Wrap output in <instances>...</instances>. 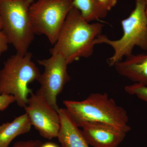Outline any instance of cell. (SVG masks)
<instances>
[{
	"mask_svg": "<svg viewBox=\"0 0 147 147\" xmlns=\"http://www.w3.org/2000/svg\"><path fill=\"white\" fill-rule=\"evenodd\" d=\"M43 143L38 140L19 141L15 143L12 147H40Z\"/></svg>",
	"mask_w": 147,
	"mask_h": 147,
	"instance_id": "16",
	"label": "cell"
},
{
	"mask_svg": "<svg viewBox=\"0 0 147 147\" xmlns=\"http://www.w3.org/2000/svg\"><path fill=\"white\" fill-rule=\"evenodd\" d=\"M103 27L101 23L90 24L85 21L79 10L73 7L50 53L62 56L68 65L80 58L89 57L94 53L95 40L101 34Z\"/></svg>",
	"mask_w": 147,
	"mask_h": 147,
	"instance_id": "1",
	"label": "cell"
},
{
	"mask_svg": "<svg viewBox=\"0 0 147 147\" xmlns=\"http://www.w3.org/2000/svg\"><path fill=\"white\" fill-rule=\"evenodd\" d=\"M2 24L1 19L0 16V30H2Z\"/></svg>",
	"mask_w": 147,
	"mask_h": 147,
	"instance_id": "21",
	"label": "cell"
},
{
	"mask_svg": "<svg viewBox=\"0 0 147 147\" xmlns=\"http://www.w3.org/2000/svg\"><path fill=\"white\" fill-rule=\"evenodd\" d=\"M74 7L80 11L82 17L89 23L105 18L108 11L98 0H72Z\"/></svg>",
	"mask_w": 147,
	"mask_h": 147,
	"instance_id": "13",
	"label": "cell"
},
{
	"mask_svg": "<svg viewBox=\"0 0 147 147\" xmlns=\"http://www.w3.org/2000/svg\"><path fill=\"white\" fill-rule=\"evenodd\" d=\"M26 0H0L2 30L16 53L26 55L35 34Z\"/></svg>",
	"mask_w": 147,
	"mask_h": 147,
	"instance_id": "5",
	"label": "cell"
},
{
	"mask_svg": "<svg viewBox=\"0 0 147 147\" xmlns=\"http://www.w3.org/2000/svg\"><path fill=\"white\" fill-rule=\"evenodd\" d=\"M60 127L57 137L62 147H89L82 130L74 123L65 108L58 110Z\"/></svg>",
	"mask_w": 147,
	"mask_h": 147,
	"instance_id": "11",
	"label": "cell"
},
{
	"mask_svg": "<svg viewBox=\"0 0 147 147\" xmlns=\"http://www.w3.org/2000/svg\"><path fill=\"white\" fill-rule=\"evenodd\" d=\"M82 127L85 139L93 147H117L127 134L113 125L98 122H88Z\"/></svg>",
	"mask_w": 147,
	"mask_h": 147,
	"instance_id": "9",
	"label": "cell"
},
{
	"mask_svg": "<svg viewBox=\"0 0 147 147\" xmlns=\"http://www.w3.org/2000/svg\"><path fill=\"white\" fill-rule=\"evenodd\" d=\"M40 147H59L57 144L52 142H47L42 144Z\"/></svg>",
	"mask_w": 147,
	"mask_h": 147,
	"instance_id": "19",
	"label": "cell"
},
{
	"mask_svg": "<svg viewBox=\"0 0 147 147\" xmlns=\"http://www.w3.org/2000/svg\"><path fill=\"white\" fill-rule=\"evenodd\" d=\"M63 102L78 127L88 122H98L113 125L126 133L131 130L126 110L105 93H94L81 101L65 100Z\"/></svg>",
	"mask_w": 147,
	"mask_h": 147,
	"instance_id": "2",
	"label": "cell"
},
{
	"mask_svg": "<svg viewBox=\"0 0 147 147\" xmlns=\"http://www.w3.org/2000/svg\"><path fill=\"white\" fill-rule=\"evenodd\" d=\"M73 7L72 0H38L33 3L29 14L35 34L44 35L54 45Z\"/></svg>",
	"mask_w": 147,
	"mask_h": 147,
	"instance_id": "6",
	"label": "cell"
},
{
	"mask_svg": "<svg viewBox=\"0 0 147 147\" xmlns=\"http://www.w3.org/2000/svg\"><path fill=\"white\" fill-rule=\"evenodd\" d=\"M26 1L28 3L30 4V5H31L34 2V0H26Z\"/></svg>",
	"mask_w": 147,
	"mask_h": 147,
	"instance_id": "20",
	"label": "cell"
},
{
	"mask_svg": "<svg viewBox=\"0 0 147 147\" xmlns=\"http://www.w3.org/2000/svg\"><path fill=\"white\" fill-rule=\"evenodd\" d=\"M146 15L147 16V0H146Z\"/></svg>",
	"mask_w": 147,
	"mask_h": 147,
	"instance_id": "22",
	"label": "cell"
},
{
	"mask_svg": "<svg viewBox=\"0 0 147 147\" xmlns=\"http://www.w3.org/2000/svg\"><path fill=\"white\" fill-rule=\"evenodd\" d=\"M32 57L30 52L24 55L16 53L5 62L0 70V94L13 96L21 108H25L32 92L28 85L38 81L41 74Z\"/></svg>",
	"mask_w": 147,
	"mask_h": 147,
	"instance_id": "4",
	"label": "cell"
},
{
	"mask_svg": "<svg viewBox=\"0 0 147 147\" xmlns=\"http://www.w3.org/2000/svg\"><path fill=\"white\" fill-rule=\"evenodd\" d=\"M116 63V71L134 83L147 86V53L131 55Z\"/></svg>",
	"mask_w": 147,
	"mask_h": 147,
	"instance_id": "10",
	"label": "cell"
},
{
	"mask_svg": "<svg viewBox=\"0 0 147 147\" xmlns=\"http://www.w3.org/2000/svg\"><path fill=\"white\" fill-rule=\"evenodd\" d=\"M125 92L147 102V86L135 83L125 87Z\"/></svg>",
	"mask_w": 147,
	"mask_h": 147,
	"instance_id": "14",
	"label": "cell"
},
{
	"mask_svg": "<svg viewBox=\"0 0 147 147\" xmlns=\"http://www.w3.org/2000/svg\"><path fill=\"white\" fill-rule=\"evenodd\" d=\"M146 0H135V7L127 18L121 22L123 34L120 38L112 40L100 34L95 40V45L105 44L114 50L113 56L108 59L110 66H114L123 58L132 54L138 47L147 50V16Z\"/></svg>",
	"mask_w": 147,
	"mask_h": 147,
	"instance_id": "3",
	"label": "cell"
},
{
	"mask_svg": "<svg viewBox=\"0 0 147 147\" xmlns=\"http://www.w3.org/2000/svg\"><path fill=\"white\" fill-rule=\"evenodd\" d=\"M9 43L8 40L4 33L0 30V57L8 49Z\"/></svg>",
	"mask_w": 147,
	"mask_h": 147,
	"instance_id": "17",
	"label": "cell"
},
{
	"mask_svg": "<svg viewBox=\"0 0 147 147\" xmlns=\"http://www.w3.org/2000/svg\"><path fill=\"white\" fill-rule=\"evenodd\" d=\"M15 102L13 96L11 95L0 94V111L6 110L10 104Z\"/></svg>",
	"mask_w": 147,
	"mask_h": 147,
	"instance_id": "15",
	"label": "cell"
},
{
	"mask_svg": "<svg viewBox=\"0 0 147 147\" xmlns=\"http://www.w3.org/2000/svg\"><path fill=\"white\" fill-rule=\"evenodd\" d=\"M31 122L27 113L18 116L11 122L0 125V147H8L13 139L30 130Z\"/></svg>",
	"mask_w": 147,
	"mask_h": 147,
	"instance_id": "12",
	"label": "cell"
},
{
	"mask_svg": "<svg viewBox=\"0 0 147 147\" xmlns=\"http://www.w3.org/2000/svg\"><path fill=\"white\" fill-rule=\"evenodd\" d=\"M37 62L44 67V70L38 80L40 86L37 92L58 110L57 98L70 79L67 71L68 64L59 55H51L50 57L38 60Z\"/></svg>",
	"mask_w": 147,
	"mask_h": 147,
	"instance_id": "7",
	"label": "cell"
},
{
	"mask_svg": "<svg viewBox=\"0 0 147 147\" xmlns=\"http://www.w3.org/2000/svg\"><path fill=\"white\" fill-rule=\"evenodd\" d=\"M32 126L45 139L57 138L60 127L58 110L50 105L45 97L38 92H32L25 108Z\"/></svg>",
	"mask_w": 147,
	"mask_h": 147,
	"instance_id": "8",
	"label": "cell"
},
{
	"mask_svg": "<svg viewBox=\"0 0 147 147\" xmlns=\"http://www.w3.org/2000/svg\"><path fill=\"white\" fill-rule=\"evenodd\" d=\"M98 1L106 10L109 11L116 5L118 0H98Z\"/></svg>",
	"mask_w": 147,
	"mask_h": 147,
	"instance_id": "18",
	"label": "cell"
}]
</instances>
